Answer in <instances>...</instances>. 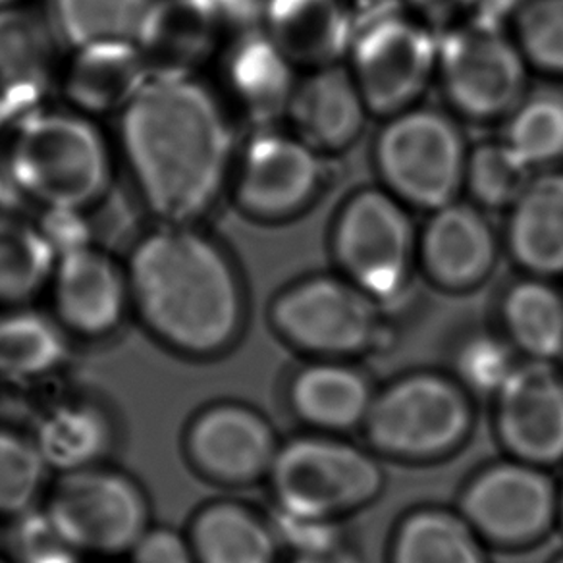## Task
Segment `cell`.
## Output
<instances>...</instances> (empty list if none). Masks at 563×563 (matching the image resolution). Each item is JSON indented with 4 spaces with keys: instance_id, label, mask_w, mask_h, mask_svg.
I'll list each match as a JSON object with an SVG mask.
<instances>
[{
    "instance_id": "obj_1",
    "label": "cell",
    "mask_w": 563,
    "mask_h": 563,
    "mask_svg": "<svg viewBox=\"0 0 563 563\" xmlns=\"http://www.w3.org/2000/svg\"><path fill=\"white\" fill-rule=\"evenodd\" d=\"M120 141L141 196L166 224L209 211L234 166L227 110L191 76H151L122 110Z\"/></svg>"
},
{
    "instance_id": "obj_2",
    "label": "cell",
    "mask_w": 563,
    "mask_h": 563,
    "mask_svg": "<svg viewBox=\"0 0 563 563\" xmlns=\"http://www.w3.org/2000/svg\"><path fill=\"white\" fill-rule=\"evenodd\" d=\"M132 311L168 352L211 360L238 342L245 291L234 261L188 224L145 235L125 268Z\"/></svg>"
},
{
    "instance_id": "obj_3",
    "label": "cell",
    "mask_w": 563,
    "mask_h": 563,
    "mask_svg": "<svg viewBox=\"0 0 563 563\" xmlns=\"http://www.w3.org/2000/svg\"><path fill=\"white\" fill-rule=\"evenodd\" d=\"M470 151L454 118L415 104L386 118L373 157L384 189L409 209L432 212L462 196Z\"/></svg>"
},
{
    "instance_id": "obj_4",
    "label": "cell",
    "mask_w": 563,
    "mask_h": 563,
    "mask_svg": "<svg viewBox=\"0 0 563 563\" xmlns=\"http://www.w3.org/2000/svg\"><path fill=\"white\" fill-rule=\"evenodd\" d=\"M10 173L51 211H81L104 194L109 153L93 124L63 112L32 114L10 147Z\"/></svg>"
},
{
    "instance_id": "obj_5",
    "label": "cell",
    "mask_w": 563,
    "mask_h": 563,
    "mask_svg": "<svg viewBox=\"0 0 563 563\" xmlns=\"http://www.w3.org/2000/svg\"><path fill=\"white\" fill-rule=\"evenodd\" d=\"M41 511L84 560L109 562L128 555L151 527V501L143 486L107 463L58 473Z\"/></svg>"
},
{
    "instance_id": "obj_6",
    "label": "cell",
    "mask_w": 563,
    "mask_h": 563,
    "mask_svg": "<svg viewBox=\"0 0 563 563\" xmlns=\"http://www.w3.org/2000/svg\"><path fill=\"white\" fill-rule=\"evenodd\" d=\"M342 276L375 299L406 288L417 261L419 232L411 209L383 186L353 191L340 207L330 238Z\"/></svg>"
},
{
    "instance_id": "obj_7",
    "label": "cell",
    "mask_w": 563,
    "mask_h": 563,
    "mask_svg": "<svg viewBox=\"0 0 563 563\" xmlns=\"http://www.w3.org/2000/svg\"><path fill=\"white\" fill-rule=\"evenodd\" d=\"M268 477L284 514L324 521L365 506L383 488V471L367 452L317 437L280 446Z\"/></svg>"
},
{
    "instance_id": "obj_8",
    "label": "cell",
    "mask_w": 563,
    "mask_h": 563,
    "mask_svg": "<svg viewBox=\"0 0 563 563\" xmlns=\"http://www.w3.org/2000/svg\"><path fill=\"white\" fill-rule=\"evenodd\" d=\"M521 48L490 20L455 27L440 45L439 74L450 107L462 117L490 122L508 117L527 95Z\"/></svg>"
},
{
    "instance_id": "obj_9",
    "label": "cell",
    "mask_w": 563,
    "mask_h": 563,
    "mask_svg": "<svg viewBox=\"0 0 563 563\" xmlns=\"http://www.w3.org/2000/svg\"><path fill=\"white\" fill-rule=\"evenodd\" d=\"M347 56L371 114L390 118L419 104L437 78L440 43L421 18L386 14L355 32Z\"/></svg>"
},
{
    "instance_id": "obj_10",
    "label": "cell",
    "mask_w": 563,
    "mask_h": 563,
    "mask_svg": "<svg viewBox=\"0 0 563 563\" xmlns=\"http://www.w3.org/2000/svg\"><path fill=\"white\" fill-rule=\"evenodd\" d=\"M371 442L386 454L429 460L462 444L471 407L457 384L439 375H411L373 399L365 419Z\"/></svg>"
},
{
    "instance_id": "obj_11",
    "label": "cell",
    "mask_w": 563,
    "mask_h": 563,
    "mask_svg": "<svg viewBox=\"0 0 563 563\" xmlns=\"http://www.w3.org/2000/svg\"><path fill=\"white\" fill-rule=\"evenodd\" d=\"M271 319L291 344L334 355L365 350L378 332L375 299L344 276H311L286 288Z\"/></svg>"
},
{
    "instance_id": "obj_12",
    "label": "cell",
    "mask_w": 563,
    "mask_h": 563,
    "mask_svg": "<svg viewBox=\"0 0 563 563\" xmlns=\"http://www.w3.org/2000/svg\"><path fill=\"white\" fill-rule=\"evenodd\" d=\"M324 181L322 155L294 132L266 130L247 143L234 173L235 203L261 222L306 211Z\"/></svg>"
},
{
    "instance_id": "obj_13",
    "label": "cell",
    "mask_w": 563,
    "mask_h": 563,
    "mask_svg": "<svg viewBox=\"0 0 563 563\" xmlns=\"http://www.w3.org/2000/svg\"><path fill=\"white\" fill-rule=\"evenodd\" d=\"M278 442L271 422L253 407L217 401L189 419L181 452L199 477L214 485H251L273 470Z\"/></svg>"
},
{
    "instance_id": "obj_14",
    "label": "cell",
    "mask_w": 563,
    "mask_h": 563,
    "mask_svg": "<svg viewBox=\"0 0 563 563\" xmlns=\"http://www.w3.org/2000/svg\"><path fill=\"white\" fill-rule=\"evenodd\" d=\"M558 511L554 483L539 465L521 460L486 470L463 494L462 516L481 537L500 544L540 539Z\"/></svg>"
},
{
    "instance_id": "obj_15",
    "label": "cell",
    "mask_w": 563,
    "mask_h": 563,
    "mask_svg": "<svg viewBox=\"0 0 563 563\" xmlns=\"http://www.w3.org/2000/svg\"><path fill=\"white\" fill-rule=\"evenodd\" d=\"M48 286L53 290V317L68 336H112L132 309L125 271L93 245L60 255Z\"/></svg>"
},
{
    "instance_id": "obj_16",
    "label": "cell",
    "mask_w": 563,
    "mask_h": 563,
    "mask_svg": "<svg viewBox=\"0 0 563 563\" xmlns=\"http://www.w3.org/2000/svg\"><path fill=\"white\" fill-rule=\"evenodd\" d=\"M496 422L501 442L521 462L550 465L563 460V378L544 361L517 367L498 394Z\"/></svg>"
},
{
    "instance_id": "obj_17",
    "label": "cell",
    "mask_w": 563,
    "mask_h": 563,
    "mask_svg": "<svg viewBox=\"0 0 563 563\" xmlns=\"http://www.w3.org/2000/svg\"><path fill=\"white\" fill-rule=\"evenodd\" d=\"M498 257V238L475 203L454 201L429 212L419 232L417 261L446 290H470L488 278Z\"/></svg>"
},
{
    "instance_id": "obj_18",
    "label": "cell",
    "mask_w": 563,
    "mask_h": 563,
    "mask_svg": "<svg viewBox=\"0 0 563 563\" xmlns=\"http://www.w3.org/2000/svg\"><path fill=\"white\" fill-rule=\"evenodd\" d=\"M371 117L352 71L344 64L307 70L298 79L286 118L291 132L321 155L350 150Z\"/></svg>"
},
{
    "instance_id": "obj_19",
    "label": "cell",
    "mask_w": 563,
    "mask_h": 563,
    "mask_svg": "<svg viewBox=\"0 0 563 563\" xmlns=\"http://www.w3.org/2000/svg\"><path fill=\"white\" fill-rule=\"evenodd\" d=\"M224 32L212 0H153L135 45L151 76H189Z\"/></svg>"
},
{
    "instance_id": "obj_20",
    "label": "cell",
    "mask_w": 563,
    "mask_h": 563,
    "mask_svg": "<svg viewBox=\"0 0 563 563\" xmlns=\"http://www.w3.org/2000/svg\"><path fill=\"white\" fill-rule=\"evenodd\" d=\"M263 14L266 35L307 70L340 63L355 37L344 0H268Z\"/></svg>"
},
{
    "instance_id": "obj_21",
    "label": "cell",
    "mask_w": 563,
    "mask_h": 563,
    "mask_svg": "<svg viewBox=\"0 0 563 563\" xmlns=\"http://www.w3.org/2000/svg\"><path fill=\"white\" fill-rule=\"evenodd\" d=\"M296 64L282 53L265 32L240 35L224 63V81L242 117L266 128L286 118L298 86Z\"/></svg>"
},
{
    "instance_id": "obj_22",
    "label": "cell",
    "mask_w": 563,
    "mask_h": 563,
    "mask_svg": "<svg viewBox=\"0 0 563 563\" xmlns=\"http://www.w3.org/2000/svg\"><path fill=\"white\" fill-rule=\"evenodd\" d=\"M506 245L525 273L539 278L563 274V170L534 174L508 211Z\"/></svg>"
},
{
    "instance_id": "obj_23",
    "label": "cell",
    "mask_w": 563,
    "mask_h": 563,
    "mask_svg": "<svg viewBox=\"0 0 563 563\" xmlns=\"http://www.w3.org/2000/svg\"><path fill=\"white\" fill-rule=\"evenodd\" d=\"M150 79V68L135 43H99L78 48L64 89L78 109L107 114L122 112Z\"/></svg>"
},
{
    "instance_id": "obj_24",
    "label": "cell",
    "mask_w": 563,
    "mask_h": 563,
    "mask_svg": "<svg viewBox=\"0 0 563 563\" xmlns=\"http://www.w3.org/2000/svg\"><path fill=\"white\" fill-rule=\"evenodd\" d=\"M196 563H276L278 534L245 504L212 500L189 519Z\"/></svg>"
},
{
    "instance_id": "obj_25",
    "label": "cell",
    "mask_w": 563,
    "mask_h": 563,
    "mask_svg": "<svg viewBox=\"0 0 563 563\" xmlns=\"http://www.w3.org/2000/svg\"><path fill=\"white\" fill-rule=\"evenodd\" d=\"M32 439L58 475L104 463L114 446V427L91 399H64L41 415Z\"/></svg>"
},
{
    "instance_id": "obj_26",
    "label": "cell",
    "mask_w": 563,
    "mask_h": 563,
    "mask_svg": "<svg viewBox=\"0 0 563 563\" xmlns=\"http://www.w3.org/2000/svg\"><path fill=\"white\" fill-rule=\"evenodd\" d=\"M55 60L53 24L30 10L0 9V109L37 99Z\"/></svg>"
},
{
    "instance_id": "obj_27",
    "label": "cell",
    "mask_w": 563,
    "mask_h": 563,
    "mask_svg": "<svg viewBox=\"0 0 563 563\" xmlns=\"http://www.w3.org/2000/svg\"><path fill=\"white\" fill-rule=\"evenodd\" d=\"M291 406L319 429L344 431L367 419L373 394L355 368L321 363L303 368L290 386Z\"/></svg>"
},
{
    "instance_id": "obj_28",
    "label": "cell",
    "mask_w": 563,
    "mask_h": 563,
    "mask_svg": "<svg viewBox=\"0 0 563 563\" xmlns=\"http://www.w3.org/2000/svg\"><path fill=\"white\" fill-rule=\"evenodd\" d=\"M68 334L55 317L16 307L0 311V376L33 383L63 367Z\"/></svg>"
},
{
    "instance_id": "obj_29",
    "label": "cell",
    "mask_w": 563,
    "mask_h": 563,
    "mask_svg": "<svg viewBox=\"0 0 563 563\" xmlns=\"http://www.w3.org/2000/svg\"><path fill=\"white\" fill-rule=\"evenodd\" d=\"M478 537L463 516L421 509L399 525L391 563H486Z\"/></svg>"
},
{
    "instance_id": "obj_30",
    "label": "cell",
    "mask_w": 563,
    "mask_h": 563,
    "mask_svg": "<svg viewBox=\"0 0 563 563\" xmlns=\"http://www.w3.org/2000/svg\"><path fill=\"white\" fill-rule=\"evenodd\" d=\"M501 317L519 350L537 361L563 352V296L548 278L529 276L504 296Z\"/></svg>"
},
{
    "instance_id": "obj_31",
    "label": "cell",
    "mask_w": 563,
    "mask_h": 563,
    "mask_svg": "<svg viewBox=\"0 0 563 563\" xmlns=\"http://www.w3.org/2000/svg\"><path fill=\"white\" fill-rule=\"evenodd\" d=\"M58 255L40 228L0 217V307L30 303L53 280Z\"/></svg>"
},
{
    "instance_id": "obj_32",
    "label": "cell",
    "mask_w": 563,
    "mask_h": 563,
    "mask_svg": "<svg viewBox=\"0 0 563 563\" xmlns=\"http://www.w3.org/2000/svg\"><path fill=\"white\" fill-rule=\"evenodd\" d=\"M153 0H53V27L71 47L135 43Z\"/></svg>"
},
{
    "instance_id": "obj_33",
    "label": "cell",
    "mask_w": 563,
    "mask_h": 563,
    "mask_svg": "<svg viewBox=\"0 0 563 563\" xmlns=\"http://www.w3.org/2000/svg\"><path fill=\"white\" fill-rule=\"evenodd\" d=\"M501 141L534 173L563 161V93L540 89L525 95L509 112Z\"/></svg>"
},
{
    "instance_id": "obj_34",
    "label": "cell",
    "mask_w": 563,
    "mask_h": 563,
    "mask_svg": "<svg viewBox=\"0 0 563 563\" xmlns=\"http://www.w3.org/2000/svg\"><path fill=\"white\" fill-rule=\"evenodd\" d=\"M51 470L32 437L0 427V521H18L43 504Z\"/></svg>"
},
{
    "instance_id": "obj_35",
    "label": "cell",
    "mask_w": 563,
    "mask_h": 563,
    "mask_svg": "<svg viewBox=\"0 0 563 563\" xmlns=\"http://www.w3.org/2000/svg\"><path fill=\"white\" fill-rule=\"evenodd\" d=\"M534 174L504 141H486L471 147L463 191L483 211H509Z\"/></svg>"
},
{
    "instance_id": "obj_36",
    "label": "cell",
    "mask_w": 563,
    "mask_h": 563,
    "mask_svg": "<svg viewBox=\"0 0 563 563\" xmlns=\"http://www.w3.org/2000/svg\"><path fill=\"white\" fill-rule=\"evenodd\" d=\"M511 35L529 68L563 78V0L521 2Z\"/></svg>"
},
{
    "instance_id": "obj_37",
    "label": "cell",
    "mask_w": 563,
    "mask_h": 563,
    "mask_svg": "<svg viewBox=\"0 0 563 563\" xmlns=\"http://www.w3.org/2000/svg\"><path fill=\"white\" fill-rule=\"evenodd\" d=\"M455 363L463 383L483 394H498L519 367L508 345L494 336L467 340Z\"/></svg>"
},
{
    "instance_id": "obj_38",
    "label": "cell",
    "mask_w": 563,
    "mask_h": 563,
    "mask_svg": "<svg viewBox=\"0 0 563 563\" xmlns=\"http://www.w3.org/2000/svg\"><path fill=\"white\" fill-rule=\"evenodd\" d=\"M12 563H84V558L58 534L45 514L35 509L18 519Z\"/></svg>"
},
{
    "instance_id": "obj_39",
    "label": "cell",
    "mask_w": 563,
    "mask_h": 563,
    "mask_svg": "<svg viewBox=\"0 0 563 563\" xmlns=\"http://www.w3.org/2000/svg\"><path fill=\"white\" fill-rule=\"evenodd\" d=\"M130 563H196L186 531L153 527L130 550Z\"/></svg>"
},
{
    "instance_id": "obj_40",
    "label": "cell",
    "mask_w": 563,
    "mask_h": 563,
    "mask_svg": "<svg viewBox=\"0 0 563 563\" xmlns=\"http://www.w3.org/2000/svg\"><path fill=\"white\" fill-rule=\"evenodd\" d=\"M475 2L477 0H409V4L417 12V16L421 20H429V22L450 20L457 12L471 9Z\"/></svg>"
},
{
    "instance_id": "obj_41",
    "label": "cell",
    "mask_w": 563,
    "mask_h": 563,
    "mask_svg": "<svg viewBox=\"0 0 563 563\" xmlns=\"http://www.w3.org/2000/svg\"><path fill=\"white\" fill-rule=\"evenodd\" d=\"M16 0H0V9H9Z\"/></svg>"
},
{
    "instance_id": "obj_42",
    "label": "cell",
    "mask_w": 563,
    "mask_h": 563,
    "mask_svg": "<svg viewBox=\"0 0 563 563\" xmlns=\"http://www.w3.org/2000/svg\"><path fill=\"white\" fill-rule=\"evenodd\" d=\"M560 514H562V519H563V490H562V496H560Z\"/></svg>"
},
{
    "instance_id": "obj_43",
    "label": "cell",
    "mask_w": 563,
    "mask_h": 563,
    "mask_svg": "<svg viewBox=\"0 0 563 563\" xmlns=\"http://www.w3.org/2000/svg\"><path fill=\"white\" fill-rule=\"evenodd\" d=\"M0 563H12L9 558H4V555H0Z\"/></svg>"
},
{
    "instance_id": "obj_44",
    "label": "cell",
    "mask_w": 563,
    "mask_h": 563,
    "mask_svg": "<svg viewBox=\"0 0 563 563\" xmlns=\"http://www.w3.org/2000/svg\"><path fill=\"white\" fill-rule=\"evenodd\" d=\"M555 563H563V555H560V560H558Z\"/></svg>"
},
{
    "instance_id": "obj_45",
    "label": "cell",
    "mask_w": 563,
    "mask_h": 563,
    "mask_svg": "<svg viewBox=\"0 0 563 563\" xmlns=\"http://www.w3.org/2000/svg\"><path fill=\"white\" fill-rule=\"evenodd\" d=\"M0 118H2V109H0Z\"/></svg>"
},
{
    "instance_id": "obj_46",
    "label": "cell",
    "mask_w": 563,
    "mask_h": 563,
    "mask_svg": "<svg viewBox=\"0 0 563 563\" xmlns=\"http://www.w3.org/2000/svg\"><path fill=\"white\" fill-rule=\"evenodd\" d=\"M306 563H317V562H306Z\"/></svg>"
}]
</instances>
